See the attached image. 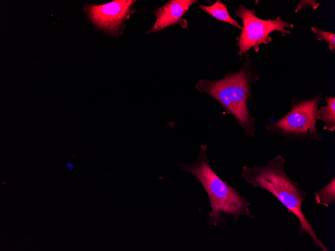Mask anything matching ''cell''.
I'll return each mask as SVG.
<instances>
[{
    "mask_svg": "<svg viewBox=\"0 0 335 251\" xmlns=\"http://www.w3.org/2000/svg\"><path fill=\"white\" fill-rule=\"evenodd\" d=\"M199 7L212 17L221 22L229 23L242 30V27L230 15L227 6L221 1L217 0L211 6L199 5Z\"/></svg>",
    "mask_w": 335,
    "mask_h": 251,
    "instance_id": "cell-9",
    "label": "cell"
},
{
    "mask_svg": "<svg viewBox=\"0 0 335 251\" xmlns=\"http://www.w3.org/2000/svg\"><path fill=\"white\" fill-rule=\"evenodd\" d=\"M314 199L317 204L328 207L335 202L334 177L326 185L314 192Z\"/></svg>",
    "mask_w": 335,
    "mask_h": 251,
    "instance_id": "cell-10",
    "label": "cell"
},
{
    "mask_svg": "<svg viewBox=\"0 0 335 251\" xmlns=\"http://www.w3.org/2000/svg\"><path fill=\"white\" fill-rule=\"evenodd\" d=\"M285 163V158L278 155L263 166H242L240 176L254 187L263 189L274 195L288 213L297 218L299 223L298 234L306 233L311 238L316 248L328 251L317 236L311 223L302 211L301 206L306 198V192L286 174Z\"/></svg>",
    "mask_w": 335,
    "mask_h": 251,
    "instance_id": "cell-1",
    "label": "cell"
},
{
    "mask_svg": "<svg viewBox=\"0 0 335 251\" xmlns=\"http://www.w3.org/2000/svg\"><path fill=\"white\" fill-rule=\"evenodd\" d=\"M255 9L249 10L241 5L235 10V15L239 17L243 23L241 34L237 37L236 44L239 48L237 55L242 59L243 54L253 47L256 52L259 50L261 44H267L272 40L269 36L273 31L280 32L282 36L291 34V32L285 29L292 28L293 25L282 20L280 16L275 20L270 18L267 20L259 18L255 15Z\"/></svg>",
    "mask_w": 335,
    "mask_h": 251,
    "instance_id": "cell-5",
    "label": "cell"
},
{
    "mask_svg": "<svg viewBox=\"0 0 335 251\" xmlns=\"http://www.w3.org/2000/svg\"><path fill=\"white\" fill-rule=\"evenodd\" d=\"M319 5V4L316 3L315 1H302L299 3L296 10H295V12L306 6L312 7L314 9H315Z\"/></svg>",
    "mask_w": 335,
    "mask_h": 251,
    "instance_id": "cell-12",
    "label": "cell"
},
{
    "mask_svg": "<svg viewBox=\"0 0 335 251\" xmlns=\"http://www.w3.org/2000/svg\"><path fill=\"white\" fill-rule=\"evenodd\" d=\"M207 150L206 145H201L200 152L193 162L176 163L178 169L194 175L207 192L211 208L207 218L208 223L210 226H226L230 216L235 221L240 216L256 218L249 210L250 203L248 199L240 195L237 187L229 185L212 169Z\"/></svg>",
    "mask_w": 335,
    "mask_h": 251,
    "instance_id": "cell-2",
    "label": "cell"
},
{
    "mask_svg": "<svg viewBox=\"0 0 335 251\" xmlns=\"http://www.w3.org/2000/svg\"><path fill=\"white\" fill-rule=\"evenodd\" d=\"M322 98L321 92L308 99L292 98L290 110L279 120L266 124V130L288 142L321 141L317 128L316 112Z\"/></svg>",
    "mask_w": 335,
    "mask_h": 251,
    "instance_id": "cell-4",
    "label": "cell"
},
{
    "mask_svg": "<svg viewBox=\"0 0 335 251\" xmlns=\"http://www.w3.org/2000/svg\"><path fill=\"white\" fill-rule=\"evenodd\" d=\"M311 31L317 36L318 41L324 40L328 44V47L331 51L335 50V34L324 31L320 28H311Z\"/></svg>",
    "mask_w": 335,
    "mask_h": 251,
    "instance_id": "cell-11",
    "label": "cell"
},
{
    "mask_svg": "<svg viewBox=\"0 0 335 251\" xmlns=\"http://www.w3.org/2000/svg\"><path fill=\"white\" fill-rule=\"evenodd\" d=\"M248 60L247 58L237 72L229 71L218 80L201 79L195 88L217 100L227 113L236 120L245 135L252 138L256 132V120L250 113L249 104H253L252 84L260 78Z\"/></svg>",
    "mask_w": 335,
    "mask_h": 251,
    "instance_id": "cell-3",
    "label": "cell"
},
{
    "mask_svg": "<svg viewBox=\"0 0 335 251\" xmlns=\"http://www.w3.org/2000/svg\"><path fill=\"white\" fill-rule=\"evenodd\" d=\"M325 100L326 105L317 110L316 119L323 123L324 130L333 132L335 130V97L326 95Z\"/></svg>",
    "mask_w": 335,
    "mask_h": 251,
    "instance_id": "cell-8",
    "label": "cell"
},
{
    "mask_svg": "<svg viewBox=\"0 0 335 251\" xmlns=\"http://www.w3.org/2000/svg\"><path fill=\"white\" fill-rule=\"evenodd\" d=\"M23 240L24 242H27V241H29V239H28V238H27L26 237H24V238H23Z\"/></svg>",
    "mask_w": 335,
    "mask_h": 251,
    "instance_id": "cell-14",
    "label": "cell"
},
{
    "mask_svg": "<svg viewBox=\"0 0 335 251\" xmlns=\"http://www.w3.org/2000/svg\"><path fill=\"white\" fill-rule=\"evenodd\" d=\"M133 0H116L101 5H86L84 12L97 28L118 38L125 28V21L136 11Z\"/></svg>",
    "mask_w": 335,
    "mask_h": 251,
    "instance_id": "cell-6",
    "label": "cell"
},
{
    "mask_svg": "<svg viewBox=\"0 0 335 251\" xmlns=\"http://www.w3.org/2000/svg\"><path fill=\"white\" fill-rule=\"evenodd\" d=\"M197 3L196 0H171L151 13L156 17L152 27L146 32L147 34L158 32L171 26L180 25L186 28L188 22L184 18L190 7Z\"/></svg>",
    "mask_w": 335,
    "mask_h": 251,
    "instance_id": "cell-7",
    "label": "cell"
},
{
    "mask_svg": "<svg viewBox=\"0 0 335 251\" xmlns=\"http://www.w3.org/2000/svg\"><path fill=\"white\" fill-rule=\"evenodd\" d=\"M66 166L70 171H72L74 168L73 164L69 161L66 162Z\"/></svg>",
    "mask_w": 335,
    "mask_h": 251,
    "instance_id": "cell-13",
    "label": "cell"
}]
</instances>
